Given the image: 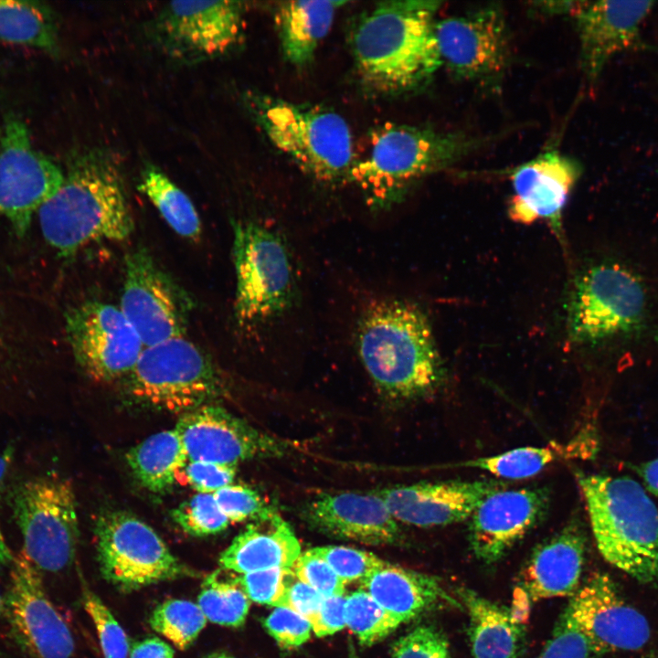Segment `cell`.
<instances>
[{
    "label": "cell",
    "instance_id": "obj_1",
    "mask_svg": "<svg viewBox=\"0 0 658 658\" xmlns=\"http://www.w3.org/2000/svg\"><path fill=\"white\" fill-rule=\"evenodd\" d=\"M439 1H385L361 16L351 37L361 83L382 95L413 93L441 66L435 36Z\"/></svg>",
    "mask_w": 658,
    "mask_h": 658
},
{
    "label": "cell",
    "instance_id": "obj_2",
    "mask_svg": "<svg viewBox=\"0 0 658 658\" xmlns=\"http://www.w3.org/2000/svg\"><path fill=\"white\" fill-rule=\"evenodd\" d=\"M37 217L45 240L63 257L97 241L128 239L134 222L118 160L100 148L71 154L61 187Z\"/></svg>",
    "mask_w": 658,
    "mask_h": 658
},
{
    "label": "cell",
    "instance_id": "obj_3",
    "mask_svg": "<svg viewBox=\"0 0 658 658\" xmlns=\"http://www.w3.org/2000/svg\"><path fill=\"white\" fill-rule=\"evenodd\" d=\"M360 360L378 392L401 402L430 394L442 378V366L425 314L401 301L374 303L361 317Z\"/></svg>",
    "mask_w": 658,
    "mask_h": 658
},
{
    "label": "cell",
    "instance_id": "obj_4",
    "mask_svg": "<svg viewBox=\"0 0 658 658\" xmlns=\"http://www.w3.org/2000/svg\"><path fill=\"white\" fill-rule=\"evenodd\" d=\"M491 140L388 122L371 132L369 150L355 161L348 179L371 206L388 207L419 180L451 167Z\"/></svg>",
    "mask_w": 658,
    "mask_h": 658
},
{
    "label": "cell",
    "instance_id": "obj_5",
    "mask_svg": "<svg viewBox=\"0 0 658 658\" xmlns=\"http://www.w3.org/2000/svg\"><path fill=\"white\" fill-rule=\"evenodd\" d=\"M576 475L604 559L639 582L658 581V509L643 488L627 477Z\"/></svg>",
    "mask_w": 658,
    "mask_h": 658
},
{
    "label": "cell",
    "instance_id": "obj_6",
    "mask_svg": "<svg viewBox=\"0 0 658 658\" xmlns=\"http://www.w3.org/2000/svg\"><path fill=\"white\" fill-rule=\"evenodd\" d=\"M243 101L272 145L309 175L324 182L349 178L356 161L353 136L340 114L257 91H247Z\"/></svg>",
    "mask_w": 658,
    "mask_h": 658
},
{
    "label": "cell",
    "instance_id": "obj_7",
    "mask_svg": "<svg viewBox=\"0 0 658 658\" xmlns=\"http://www.w3.org/2000/svg\"><path fill=\"white\" fill-rule=\"evenodd\" d=\"M648 293L640 275L616 261L586 269L568 308V336L579 345L625 341L640 335L648 318Z\"/></svg>",
    "mask_w": 658,
    "mask_h": 658
},
{
    "label": "cell",
    "instance_id": "obj_8",
    "mask_svg": "<svg viewBox=\"0 0 658 658\" xmlns=\"http://www.w3.org/2000/svg\"><path fill=\"white\" fill-rule=\"evenodd\" d=\"M127 387L139 402L181 415L226 393L217 366L184 336L144 347L128 375Z\"/></svg>",
    "mask_w": 658,
    "mask_h": 658
},
{
    "label": "cell",
    "instance_id": "obj_9",
    "mask_svg": "<svg viewBox=\"0 0 658 658\" xmlns=\"http://www.w3.org/2000/svg\"><path fill=\"white\" fill-rule=\"evenodd\" d=\"M9 501L27 558L40 571L69 568L80 535L71 483L58 475L31 477L12 488Z\"/></svg>",
    "mask_w": 658,
    "mask_h": 658
},
{
    "label": "cell",
    "instance_id": "obj_10",
    "mask_svg": "<svg viewBox=\"0 0 658 658\" xmlns=\"http://www.w3.org/2000/svg\"><path fill=\"white\" fill-rule=\"evenodd\" d=\"M236 273L235 316L256 325L284 313L294 297V273L288 248L273 229L255 222L233 225Z\"/></svg>",
    "mask_w": 658,
    "mask_h": 658
},
{
    "label": "cell",
    "instance_id": "obj_11",
    "mask_svg": "<svg viewBox=\"0 0 658 658\" xmlns=\"http://www.w3.org/2000/svg\"><path fill=\"white\" fill-rule=\"evenodd\" d=\"M95 536L101 573L122 591L192 575L157 533L130 513L101 514Z\"/></svg>",
    "mask_w": 658,
    "mask_h": 658
},
{
    "label": "cell",
    "instance_id": "obj_12",
    "mask_svg": "<svg viewBox=\"0 0 658 658\" xmlns=\"http://www.w3.org/2000/svg\"><path fill=\"white\" fill-rule=\"evenodd\" d=\"M245 5L240 1H178L164 6L150 36L170 58L194 64L222 57L241 41Z\"/></svg>",
    "mask_w": 658,
    "mask_h": 658
},
{
    "label": "cell",
    "instance_id": "obj_13",
    "mask_svg": "<svg viewBox=\"0 0 658 658\" xmlns=\"http://www.w3.org/2000/svg\"><path fill=\"white\" fill-rule=\"evenodd\" d=\"M65 174L37 151L23 120L8 115L0 133V216L25 234L35 214L61 187Z\"/></svg>",
    "mask_w": 658,
    "mask_h": 658
},
{
    "label": "cell",
    "instance_id": "obj_14",
    "mask_svg": "<svg viewBox=\"0 0 658 658\" xmlns=\"http://www.w3.org/2000/svg\"><path fill=\"white\" fill-rule=\"evenodd\" d=\"M119 307L147 347L184 336L194 303L151 253L138 247L124 258Z\"/></svg>",
    "mask_w": 658,
    "mask_h": 658
},
{
    "label": "cell",
    "instance_id": "obj_15",
    "mask_svg": "<svg viewBox=\"0 0 658 658\" xmlns=\"http://www.w3.org/2000/svg\"><path fill=\"white\" fill-rule=\"evenodd\" d=\"M9 634L31 658H71L72 632L49 599L41 571L21 550L10 566L4 594V613Z\"/></svg>",
    "mask_w": 658,
    "mask_h": 658
},
{
    "label": "cell",
    "instance_id": "obj_16",
    "mask_svg": "<svg viewBox=\"0 0 658 658\" xmlns=\"http://www.w3.org/2000/svg\"><path fill=\"white\" fill-rule=\"evenodd\" d=\"M435 36L441 66L456 80L491 83L509 66V31L500 7L483 6L436 21Z\"/></svg>",
    "mask_w": 658,
    "mask_h": 658
},
{
    "label": "cell",
    "instance_id": "obj_17",
    "mask_svg": "<svg viewBox=\"0 0 658 658\" xmlns=\"http://www.w3.org/2000/svg\"><path fill=\"white\" fill-rule=\"evenodd\" d=\"M66 333L76 361L92 379L128 376L144 345L120 307L86 301L66 315Z\"/></svg>",
    "mask_w": 658,
    "mask_h": 658
},
{
    "label": "cell",
    "instance_id": "obj_18",
    "mask_svg": "<svg viewBox=\"0 0 658 658\" xmlns=\"http://www.w3.org/2000/svg\"><path fill=\"white\" fill-rule=\"evenodd\" d=\"M175 429L191 461L237 465L251 459L280 457L288 450L284 441L213 402L181 415Z\"/></svg>",
    "mask_w": 658,
    "mask_h": 658
},
{
    "label": "cell",
    "instance_id": "obj_19",
    "mask_svg": "<svg viewBox=\"0 0 658 658\" xmlns=\"http://www.w3.org/2000/svg\"><path fill=\"white\" fill-rule=\"evenodd\" d=\"M568 608L599 656L639 650L650 639L646 618L625 602L606 574L591 575L572 596Z\"/></svg>",
    "mask_w": 658,
    "mask_h": 658
},
{
    "label": "cell",
    "instance_id": "obj_20",
    "mask_svg": "<svg viewBox=\"0 0 658 658\" xmlns=\"http://www.w3.org/2000/svg\"><path fill=\"white\" fill-rule=\"evenodd\" d=\"M549 492L532 487L499 490L487 496L470 516L469 540L480 560L503 557L547 515Z\"/></svg>",
    "mask_w": 658,
    "mask_h": 658
},
{
    "label": "cell",
    "instance_id": "obj_21",
    "mask_svg": "<svg viewBox=\"0 0 658 658\" xmlns=\"http://www.w3.org/2000/svg\"><path fill=\"white\" fill-rule=\"evenodd\" d=\"M505 486L494 479L451 480L394 486L377 494L398 522L432 527L470 518L487 496Z\"/></svg>",
    "mask_w": 658,
    "mask_h": 658
},
{
    "label": "cell",
    "instance_id": "obj_22",
    "mask_svg": "<svg viewBox=\"0 0 658 658\" xmlns=\"http://www.w3.org/2000/svg\"><path fill=\"white\" fill-rule=\"evenodd\" d=\"M652 1L579 2L573 14L580 44V62L589 82L595 81L616 54L639 44Z\"/></svg>",
    "mask_w": 658,
    "mask_h": 658
},
{
    "label": "cell",
    "instance_id": "obj_23",
    "mask_svg": "<svg viewBox=\"0 0 658 658\" xmlns=\"http://www.w3.org/2000/svg\"><path fill=\"white\" fill-rule=\"evenodd\" d=\"M581 174L579 164L556 150L542 153L511 173L510 218L523 225L547 221L558 227L563 208Z\"/></svg>",
    "mask_w": 658,
    "mask_h": 658
},
{
    "label": "cell",
    "instance_id": "obj_24",
    "mask_svg": "<svg viewBox=\"0 0 658 658\" xmlns=\"http://www.w3.org/2000/svg\"><path fill=\"white\" fill-rule=\"evenodd\" d=\"M302 518L329 536L366 545H389L400 539L398 521L377 494H325L301 508Z\"/></svg>",
    "mask_w": 658,
    "mask_h": 658
},
{
    "label": "cell",
    "instance_id": "obj_25",
    "mask_svg": "<svg viewBox=\"0 0 658 658\" xmlns=\"http://www.w3.org/2000/svg\"><path fill=\"white\" fill-rule=\"evenodd\" d=\"M585 535L578 521L568 523L531 554L521 572V586L533 600L574 595L585 554Z\"/></svg>",
    "mask_w": 658,
    "mask_h": 658
},
{
    "label": "cell",
    "instance_id": "obj_26",
    "mask_svg": "<svg viewBox=\"0 0 658 658\" xmlns=\"http://www.w3.org/2000/svg\"><path fill=\"white\" fill-rule=\"evenodd\" d=\"M301 553L292 529L276 514L269 520L248 525L220 554L218 563L238 574L291 568Z\"/></svg>",
    "mask_w": 658,
    "mask_h": 658
},
{
    "label": "cell",
    "instance_id": "obj_27",
    "mask_svg": "<svg viewBox=\"0 0 658 658\" xmlns=\"http://www.w3.org/2000/svg\"><path fill=\"white\" fill-rule=\"evenodd\" d=\"M362 589L400 625L442 601L455 604L430 575L387 563L361 583Z\"/></svg>",
    "mask_w": 658,
    "mask_h": 658
},
{
    "label": "cell",
    "instance_id": "obj_28",
    "mask_svg": "<svg viewBox=\"0 0 658 658\" xmlns=\"http://www.w3.org/2000/svg\"><path fill=\"white\" fill-rule=\"evenodd\" d=\"M345 4V1L280 3L275 11V25L285 59L298 67L312 61L333 25L336 11Z\"/></svg>",
    "mask_w": 658,
    "mask_h": 658
},
{
    "label": "cell",
    "instance_id": "obj_29",
    "mask_svg": "<svg viewBox=\"0 0 658 658\" xmlns=\"http://www.w3.org/2000/svg\"><path fill=\"white\" fill-rule=\"evenodd\" d=\"M469 615V638L473 658H516L524 628L508 609L469 589H459Z\"/></svg>",
    "mask_w": 658,
    "mask_h": 658
},
{
    "label": "cell",
    "instance_id": "obj_30",
    "mask_svg": "<svg viewBox=\"0 0 658 658\" xmlns=\"http://www.w3.org/2000/svg\"><path fill=\"white\" fill-rule=\"evenodd\" d=\"M125 460L144 488L161 494L173 487L188 458L179 433L173 429L153 434L133 446Z\"/></svg>",
    "mask_w": 658,
    "mask_h": 658
},
{
    "label": "cell",
    "instance_id": "obj_31",
    "mask_svg": "<svg viewBox=\"0 0 658 658\" xmlns=\"http://www.w3.org/2000/svg\"><path fill=\"white\" fill-rule=\"evenodd\" d=\"M0 41L55 55L58 51V16L43 2L0 0Z\"/></svg>",
    "mask_w": 658,
    "mask_h": 658
},
{
    "label": "cell",
    "instance_id": "obj_32",
    "mask_svg": "<svg viewBox=\"0 0 658 658\" xmlns=\"http://www.w3.org/2000/svg\"><path fill=\"white\" fill-rule=\"evenodd\" d=\"M140 188L175 233L188 239L201 235V221L194 204L160 168L145 164Z\"/></svg>",
    "mask_w": 658,
    "mask_h": 658
},
{
    "label": "cell",
    "instance_id": "obj_33",
    "mask_svg": "<svg viewBox=\"0 0 658 658\" xmlns=\"http://www.w3.org/2000/svg\"><path fill=\"white\" fill-rule=\"evenodd\" d=\"M578 441L563 445L553 443L545 447L525 446L497 455L465 461L454 466L478 468L497 477L520 480L539 473L547 466L563 458L578 453Z\"/></svg>",
    "mask_w": 658,
    "mask_h": 658
},
{
    "label": "cell",
    "instance_id": "obj_34",
    "mask_svg": "<svg viewBox=\"0 0 658 658\" xmlns=\"http://www.w3.org/2000/svg\"><path fill=\"white\" fill-rule=\"evenodd\" d=\"M197 605L207 621L228 627L241 626L249 610V599L235 580L219 578L218 573L205 579Z\"/></svg>",
    "mask_w": 658,
    "mask_h": 658
},
{
    "label": "cell",
    "instance_id": "obj_35",
    "mask_svg": "<svg viewBox=\"0 0 658 658\" xmlns=\"http://www.w3.org/2000/svg\"><path fill=\"white\" fill-rule=\"evenodd\" d=\"M207 621L197 604L178 599L158 605L149 619L151 627L180 650L186 649L197 638Z\"/></svg>",
    "mask_w": 658,
    "mask_h": 658
},
{
    "label": "cell",
    "instance_id": "obj_36",
    "mask_svg": "<svg viewBox=\"0 0 658 658\" xmlns=\"http://www.w3.org/2000/svg\"><path fill=\"white\" fill-rule=\"evenodd\" d=\"M345 622L360 643L366 646L383 640L399 626L398 622L362 589L346 597Z\"/></svg>",
    "mask_w": 658,
    "mask_h": 658
},
{
    "label": "cell",
    "instance_id": "obj_37",
    "mask_svg": "<svg viewBox=\"0 0 658 658\" xmlns=\"http://www.w3.org/2000/svg\"><path fill=\"white\" fill-rule=\"evenodd\" d=\"M171 517L183 531L194 536L218 534L230 524L213 494H196L173 509Z\"/></svg>",
    "mask_w": 658,
    "mask_h": 658
},
{
    "label": "cell",
    "instance_id": "obj_38",
    "mask_svg": "<svg viewBox=\"0 0 658 658\" xmlns=\"http://www.w3.org/2000/svg\"><path fill=\"white\" fill-rule=\"evenodd\" d=\"M81 601L98 633L104 658H128L127 635L110 610L80 578Z\"/></svg>",
    "mask_w": 658,
    "mask_h": 658
},
{
    "label": "cell",
    "instance_id": "obj_39",
    "mask_svg": "<svg viewBox=\"0 0 658 658\" xmlns=\"http://www.w3.org/2000/svg\"><path fill=\"white\" fill-rule=\"evenodd\" d=\"M311 550L323 558L345 584L354 581L361 584L387 563L370 552L344 546L316 547Z\"/></svg>",
    "mask_w": 658,
    "mask_h": 658
},
{
    "label": "cell",
    "instance_id": "obj_40",
    "mask_svg": "<svg viewBox=\"0 0 658 658\" xmlns=\"http://www.w3.org/2000/svg\"><path fill=\"white\" fill-rule=\"evenodd\" d=\"M597 656L599 655L590 640L567 606L538 658H596Z\"/></svg>",
    "mask_w": 658,
    "mask_h": 658
},
{
    "label": "cell",
    "instance_id": "obj_41",
    "mask_svg": "<svg viewBox=\"0 0 658 658\" xmlns=\"http://www.w3.org/2000/svg\"><path fill=\"white\" fill-rule=\"evenodd\" d=\"M230 523L266 521L277 513L254 490L230 484L213 494Z\"/></svg>",
    "mask_w": 658,
    "mask_h": 658
},
{
    "label": "cell",
    "instance_id": "obj_42",
    "mask_svg": "<svg viewBox=\"0 0 658 658\" xmlns=\"http://www.w3.org/2000/svg\"><path fill=\"white\" fill-rule=\"evenodd\" d=\"M291 568H270L239 574L236 581L249 600L279 607L286 589Z\"/></svg>",
    "mask_w": 658,
    "mask_h": 658
},
{
    "label": "cell",
    "instance_id": "obj_43",
    "mask_svg": "<svg viewBox=\"0 0 658 658\" xmlns=\"http://www.w3.org/2000/svg\"><path fill=\"white\" fill-rule=\"evenodd\" d=\"M393 658H451L444 635L432 626L420 625L399 638Z\"/></svg>",
    "mask_w": 658,
    "mask_h": 658
},
{
    "label": "cell",
    "instance_id": "obj_44",
    "mask_svg": "<svg viewBox=\"0 0 658 658\" xmlns=\"http://www.w3.org/2000/svg\"><path fill=\"white\" fill-rule=\"evenodd\" d=\"M291 569L301 581L324 597L344 595L345 583L311 549L302 552Z\"/></svg>",
    "mask_w": 658,
    "mask_h": 658
},
{
    "label": "cell",
    "instance_id": "obj_45",
    "mask_svg": "<svg viewBox=\"0 0 658 658\" xmlns=\"http://www.w3.org/2000/svg\"><path fill=\"white\" fill-rule=\"evenodd\" d=\"M264 627L276 642L284 648H295L310 638V621L286 607H276L264 620Z\"/></svg>",
    "mask_w": 658,
    "mask_h": 658
},
{
    "label": "cell",
    "instance_id": "obj_46",
    "mask_svg": "<svg viewBox=\"0 0 658 658\" xmlns=\"http://www.w3.org/2000/svg\"><path fill=\"white\" fill-rule=\"evenodd\" d=\"M180 473L197 493L215 494L233 483L237 465L188 460Z\"/></svg>",
    "mask_w": 658,
    "mask_h": 658
},
{
    "label": "cell",
    "instance_id": "obj_47",
    "mask_svg": "<svg viewBox=\"0 0 658 658\" xmlns=\"http://www.w3.org/2000/svg\"><path fill=\"white\" fill-rule=\"evenodd\" d=\"M324 598L316 589L301 581L291 570L279 607L289 608L310 621L317 613Z\"/></svg>",
    "mask_w": 658,
    "mask_h": 658
},
{
    "label": "cell",
    "instance_id": "obj_48",
    "mask_svg": "<svg viewBox=\"0 0 658 658\" xmlns=\"http://www.w3.org/2000/svg\"><path fill=\"white\" fill-rule=\"evenodd\" d=\"M346 597H324L317 613L310 620L312 631L318 637L334 634L346 626Z\"/></svg>",
    "mask_w": 658,
    "mask_h": 658
},
{
    "label": "cell",
    "instance_id": "obj_49",
    "mask_svg": "<svg viewBox=\"0 0 658 658\" xmlns=\"http://www.w3.org/2000/svg\"><path fill=\"white\" fill-rule=\"evenodd\" d=\"M129 658H174V650L161 639L148 637L132 645Z\"/></svg>",
    "mask_w": 658,
    "mask_h": 658
},
{
    "label": "cell",
    "instance_id": "obj_50",
    "mask_svg": "<svg viewBox=\"0 0 658 658\" xmlns=\"http://www.w3.org/2000/svg\"><path fill=\"white\" fill-rule=\"evenodd\" d=\"M14 449L9 446L0 451V503L5 486V480L13 460ZM15 555L8 547L0 523V569L11 566Z\"/></svg>",
    "mask_w": 658,
    "mask_h": 658
},
{
    "label": "cell",
    "instance_id": "obj_51",
    "mask_svg": "<svg viewBox=\"0 0 658 658\" xmlns=\"http://www.w3.org/2000/svg\"><path fill=\"white\" fill-rule=\"evenodd\" d=\"M579 2H537L533 3V8L538 13L551 14H570L577 10Z\"/></svg>",
    "mask_w": 658,
    "mask_h": 658
},
{
    "label": "cell",
    "instance_id": "obj_52",
    "mask_svg": "<svg viewBox=\"0 0 658 658\" xmlns=\"http://www.w3.org/2000/svg\"><path fill=\"white\" fill-rule=\"evenodd\" d=\"M638 472L649 491L658 496V458L642 463Z\"/></svg>",
    "mask_w": 658,
    "mask_h": 658
},
{
    "label": "cell",
    "instance_id": "obj_53",
    "mask_svg": "<svg viewBox=\"0 0 658 658\" xmlns=\"http://www.w3.org/2000/svg\"><path fill=\"white\" fill-rule=\"evenodd\" d=\"M207 658H232V657L228 654H225V653H218V654L210 655L209 657H207Z\"/></svg>",
    "mask_w": 658,
    "mask_h": 658
},
{
    "label": "cell",
    "instance_id": "obj_54",
    "mask_svg": "<svg viewBox=\"0 0 658 658\" xmlns=\"http://www.w3.org/2000/svg\"><path fill=\"white\" fill-rule=\"evenodd\" d=\"M4 613V595L0 592V616Z\"/></svg>",
    "mask_w": 658,
    "mask_h": 658
},
{
    "label": "cell",
    "instance_id": "obj_55",
    "mask_svg": "<svg viewBox=\"0 0 658 658\" xmlns=\"http://www.w3.org/2000/svg\"><path fill=\"white\" fill-rule=\"evenodd\" d=\"M654 336H655V339H656V341H657V343H658V327H657V329H656V332H655V335H654Z\"/></svg>",
    "mask_w": 658,
    "mask_h": 658
}]
</instances>
